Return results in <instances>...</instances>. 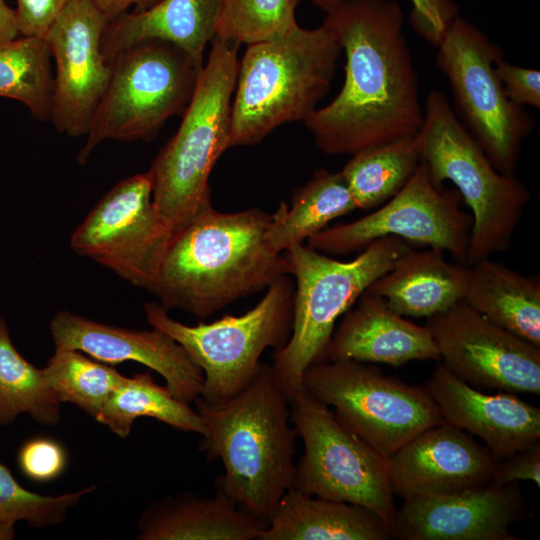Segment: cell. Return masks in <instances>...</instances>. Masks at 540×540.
I'll return each mask as SVG.
<instances>
[{
	"mask_svg": "<svg viewBox=\"0 0 540 540\" xmlns=\"http://www.w3.org/2000/svg\"><path fill=\"white\" fill-rule=\"evenodd\" d=\"M346 56L338 95L304 121L328 155L350 154L415 137L424 110L395 0H312Z\"/></svg>",
	"mask_w": 540,
	"mask_h": 540,
	"instance_id": "1",
	"label": "cell"
},
{
	"mask_svg": "<svg viewBox=\"0 0 540 540\" xmlns=\"http://www.w3.org/2000/svg\"><path fill=\"white\" fill-rule=\"evenodd\" d=\"M271 220L256 207L233 213L204 207L173 233L154 294L159 304L208 318L290 275L286 253L265 241Z\"/></svg>",
	"mask_w": 540,
	"mask_h": 540,
	"instance_id": "2",
	"label": "cell"
},
{
	"mask_svg": "<svg viewBox=\"0 0 540 540\" xmlns=\"http://www.w3.org/2000/svg\"><path fill=\"white\" fill-rule=\"evenodd\" d=\"M193 403L205 425L200 450L224 466L214 481L216 491L267 526L292 487L297 438L289 398L271 365L262 364L255 378L225 401L198 396Z\"/></svg>",
	"mask_w": 540,
	"mask_h": 540,
	"instance_id": "3",
	"label": "cell"
},
{
	"mask_svg": "<svg viewBox=\"0 0 540 540\" xmlns=\"http://www.w3.org/2000/svg\"><path fill=\"white\" fill-rule=\"evenodd\" d=\"M341 45L332 29L298 24L247 45L231 104L230 147L261 142L277 127L305 121L329 92Z\"/></svg>",
	"mask_w": 540,
	"mask_h": 540,
	"instance_id": "4",
	"label": "cell"
},
{
	"mask_svg": "<svg viewBox=\"0 0 540 540\" xmlns=\"http://www.w3.org/2000/svg\"><path fill=\"white\" fill-rule=\"evenodd\" d=\"M238 47L217 36L211 40L206 65L180 126L147 171L153 203L173 232L211 204L210 173L219 157L230 148Z\"/></svg>",
	"mask_w": 540,
	"mask_h": 540,
	"instance_id": "5",
	"label": "cell"
},
{
	"mask_svg": "<svg viewBox=\"0 0 540 540\" xmlns=\"http://www.w3.org/2000/svg\"><path fill=\"white\" fill-rule=\"evenodd\" d=\"M414 142L433 183L452 182L471 209L467 265L505 251L530 201L528 187L494 168L440 90L429 92Z\"/></svg>",
	"mask_w": 540,
	"mask_h": 540,
	"instance_id": "6",
	"label": "cell"
},
{
	"mask_svg": "<svg viewBox=\"0 0 540 540\" xmlns=\"http://www.w3.org/2000/svg\"><path fill=\"white\" fill-rule=\"evenodd\" d=\"M409 249L403 239L385 236L350 261L336 260L303 243L285 252L290 275L296 279L293 320L287 342L274 350L271 368L288 398L303 389L306 369L324 361L336 320Z\"/></svg>",
	"mask_w": 540,
	"mask_h": 540,
	"instance_id": "7",
	"label": "cell"
},
{
	"mask_svg": "<svg viewBox=\"0 0 540 540\" xmlns=\"http://www.w3.org/2000/svg\"><path fill=\"white\" fill-rule=\"evenodd\" d=\"M109 63L110 81L77 156L80 164L105 140L153 139L169 118L184 113L203 69V63L162 40L136 43Z\"/></svg>",
	"mask_w": 540,
	"mask_h": 540,
	"instance_id": "8",
	"label": "cell"
},
{
	"mask_svg": "<svg viewBox=\"0 0 540 540\" xmlns=\"http://www.w3.org/2000/svg\"><path fill=\"white\" fill-rule=\"evenodd\" d=\"M294 286L289 275L271 284L263 298L239 316L226 315L211 323L186 325L172 319L159 303L146 302L144 313L152 328L178 342L202 370L199 395L218 403L239 393L258 374L260 357L268 348L282 347L293 320Z\"/></svg>",
	"mask_w": 540,
	"mask_h": 540,
	"instance_id": "9",
	"label": "cell"
},
{
	"mask_svg": "<svg viewBox=\"0 0 540 540\" xmlns=\"http://www.w3.org/2000/svg\"><path fill=\"white\" fill-rule=\"evenodd\" d=\"M292 424L304 444L295 463L293 489L327 500L363 506L394 534L397 508L388 460L345 427L304 388L289 397Z\"/></svg>",
	"mask_w": 540,
	"mask_h": 540,
	"instance_id": "10",
	"label": "cell"
},
{
	"mask_svg": "<svg viewBox=\"0 0 540 540\" xmlns=\"http://www.w3.org/2000/svg\"><path fill=\"white\" fill-rule=\"evenodd\" d=\"M303 388L335 417L388 458L420 432L442 423L424 385H411L354 360L321 361L308 367Z\"/></svg>",
	"mask_w": 540,
	"mask_h": 540,
	"instance_id": "11",
	"label": "cell"
},
{
	"mask_svg": "<svg viewBox=\"0 0 540 540\" xmlns=\"http://www.w3.org/2000/svg\"><path fill=\"white\" fill-rule=\"evenodd\" d=\"M436 48V63L448 79L462 124L498 172L515 176L521 143L534 120L504 93L495 71L503 51L460 16Z\"/></svg>",
	"mask_w": 540,
	"mask_h": 540,
	"instance_id": "12",
	"label": "cell"
},
{
	"mask_svg": "<svg viewBox=\"0 0 540 540\" xmlns=\"http://www.w3.org/2000/svg\"><path fill=\"white\" fill-rule=\"evenodd\" d=\"M173 230L152 199L148 172L127 177L91 209L70 238L73 251L155 294Z\"/></svg>",
	"mask_w": 540,
	"mask_h": 540,
	"instance_id": "13",
	"label": "cell"
},
{
	"mask_svg": "<svg viewBox=\"0 0 540 540\" xmlns=\"http://www.w3.org/2000/svg\"><path fill=\"white\" fill-rule=\"evenodd\" d=\"M472 217L461 209L457 191L436 186L420 161L403 188L372 213L355 221L325 228L308 246L327 254L362 251L376 239L394 236L447 251L467 264Z\"/></svg>",
	"mask_w": 540,
	"mask_h": 540,
	"instance_id": "14",
	"label": "cell"
},
{
	"mask_svg": "<svg viewBox=\"0 0 540 540\" xmlns=\"http://www.w3.org/2000/svg\"><path fill=\"white\" fill-rule=\"evenodd\" d=\"M443 365L478 389L540 393V347L496 325L463 300L427 318Z\"/></svg>",
	"mask_w": 540,
	"mask_h": 540,
	"instance_id": "15",
	"label": "cell"
},
{
	"mask_svg": "<svg viewBox=\"0 0 540 540\" xmlns=\"http://www.w3.org/2000/svg\"><path fill=\"white\" fill-rule=\"evenodd\" d=\"M107 24L91 0H69L44 35L55 62L49 121L61 134L86 136L106 91L112 65L101 39Z\"/></svg>",
	"mask_w": 540,
	"mask_h": 540,
	"instance_id": "16",
	"label": "cell"
},
{
	"mask_svg": "<svg viewBox=\"0 0 540 540\" xmlns=\"http://www.w3.org/2000/svg\"><path fill=\"white\" fill-rule=\"evenodd\" d=\"M393 538L401 540H518L512 524L529 516L517 482L403 500Z\"/></svg>",
	"mask_w": 540,
	"mask_h": 540,
	"instance_id": "17",
	"label": "cell"
},
{
	"mask_svg": "<svg viewBox=\"0 0 540 540\" xmlns=\"http://www.w3.org/2000/svg\"><path fill=\"white\" fill-rule=\"evenodd\" d=\"M49 329L55 348L75 349L113 365L134 361L154 370L182 402L191 404L202 391V370L178 342L160 329L122 328L68 310L57 312Z\"/></svg>",
	"mask_w": 540,
	"mask_h": 540,
	"instance_id": "18",
	"label": "cell"
},
{
	"mask_svg": "<svg viewBox=\"0 0 540 540\" xmlns=\"http://www.w3.org/2000/svg\"><path fill=\"white\" fill-rule=\"evenodd\" d=\"M387 460L391 490L403 500L486 485L495 462L483 443L445 421L414 436Z\"/></svg>",
	"mask_w": 540,
	"mask_h": 540,
	"instance_id": "19",
	"label": "cell"
},
{
	"mask_svg": "<svg viewBox=\"0 0 540 540\" xmlns=\"http://www.w3.org/2000/svg\"><path fill=\"white\" fill-rule=\"evenodd\" d=\"M443 420L477 436L495 460L540 439V409L513 393L486 394L442 363L426 381Z\"/></svg>",
	"mask_w": 540,
	"mask_h": 540,
	"instance_id": "20",
	"label": "cell"
},
{
	"mask_svg": "<svg viewBox=\"0 0 540 540\" xmlns=\"http://www.w3.org/2000/svg\"><path fill=\"white\" fill-rule=\"evenodd\" d=\"M354 360L401 366L414 360H441L427 326L392 311L379 296L364 292L334 329L324 361Z\"/></svg>",
	"mask_w": 540,
	"mask_h": 540,
	"instance_id": "21",
	"label": "cell"
},
{
	"mask_svg": "<svg viewBox=\"0 0 540 540\" xmlns=\"http://www.w3.org/2000/svg\"><path fill=\"white\" fill-rule=\"evenodd\" d=\"M264 523L221 492H191L151 502L138 520L137 540H258Z\"/></svg>",
	"mask_w": 540,
	"mask_h": 540,
	"instance_id": "22",
	"label": "cell"
},
{
	"mask_svg": "<svg viewBox=\"0 0 540 540\" xmlns=\"http://www.w3.org/2000/svg\"><path fill=\"white\" fill-rule=\"evenodd\" d=\"M444 252L410 248L366 292L381 297L401 316L429 318L445 312L463 300L469 266L448 262Z\"/></svg>",
	"mask_w": 540,
	"mask_h": 540,
	"instance_id": "23",
	"label": "cell"
},
{
	"mask_svg": "<svg viewBox=\"0 0 540 540\" xmlns=\"http://www.w3.org/2000/svg\"><path fill=\"white\" fill-rule=\"evenodd\" d=\"M224 0H162L142 12H127L109 22L101 39L107 62L136 43L170 42L203 63L206 45L215 37Z\"/></svg>",
	"mask_w": 540,
	"mask_h": 540,
	"instance_id": "24",
	"label": "cell"
},
{
	"mask_svg": "<svg viewBox=\"0 0 540 540\" xmlns=\"http://www.w3.org/2000/svg\"><path fill=\"white\" fill-rule=\"evenodd\" d=\"M382 520L369 509L288 489L258 540H389Z\"/></svg>",
	"mask_w": 540,
	"mask_h": 540,
	"instance_id": "25",
	"label": "cell"
},
{
	"mask_svg": "<svg viewBox=\"0 0 540 540\" xmlns=\"http://www.w3.org/2000/svg\"><path fill=\"white\" fill-rule=\"evenodd\" d=\"M463 301L491 322L540 347V276L489 258L469 266Z\"/></svg>",
	"mask_w": 540,
	"mask_h": 540,
	"instance_id": "26",
	"label": "cell"
},
{
	"mask_svg": "<svg viewBox=\"0 0 540 540\" xmlns=\"http://www.w3.org/2000/svg\"><path fill=\"white\" fill-rule=\"evenodd\" d=\"M357 209L341 172L317 170L297 189L291 207L281 203L265 232L267 245L283 253L316 235L326 225Z\"/></svg>",
	"mask_w": 540,
	"mask_h": 540,
	"instance_id": "27",
	"label": "cell"
},
{
	"mask_svg": "<svg viewBox=\"0 0 540 540\" xmlns=\"http://www.w3.org/2000/svg\"><path fill=\"white\" fill-rule=\"evenodd\" d=\"M139 417L154 418L183 432L201 436L205 432L198 412L177 399L166 385H158L150 372L125 376L106 400L96 421L124 439Z\"/></svg>",
	"mask_w": 540,
	"mask_h": 540,
	"instance_id": "28",
	"label": "cell"
},
{
	"mask_svg": "<svg viewBox=\"0 0 540 540\" xmlns=\"http://www.w3.org/2000/svg\"><path fill=\"white\" fill-rule=\"evenodd\" d=\"M420 163L414 137L364 149L340 171L357 209L378 208L396 195Z\"/></svg>",
	"mask_w": 540,
	"mask_h": 540,
	"instance_id": "29",
	"label": "cell"
},
{
	"mask_svg": "<svg viewBox=\"0 0 540 540\" xmlns=\"http://www.w3.org/2000/svg\"><path fill=\"white\" fill-rule=\"evenodd\" d=\"M28 414L41 425L61 418V402L49 388L43 368L29 363L16 349L6 321L0 316V425Z\"/></svg>",
	"mask_w": 540,
	"mask_h": 540,
	"instance_id": "30",
	"label": "cell"
},
{
	"mask_svg": "<svg viewBox=\"0 0 540 540\" xmlns=\"http://www.w3.org/2000/svg\"><path fill=\"white\" fill-rule=\"evenodd\" d=\"M44 37L19 36L0 44V97L23 103L39 121H49L54 75Z\"/></svg>",
	"mask_w": 540,
	"mask_h": 540,
	"instance_id": "31",
	"label": "cell"
},
{
	"mask_svg": "<svg viewBox=\"0 0 540 540\" xmlns=\"http://www.w3.org/2000/svg\"><path fill=\"white\" fill-rule=\"evenodd\" d=\"M43 372L61 403H72L95 420L112 391L125 378L113 367L69 348H55Z\"/></svg>",
	"mask_w": 540,
	"mask_h": 540,
	"instance_id": "32",
	"label": "cell"
},
{
	"mask_svg": "<svg viewBox=\"0 0 540 540\" xmlns=\"http://www.w3.org/2000/svg\"><path fill=\"white\" fill-rule=\"evenodd\" d=\"M302 0H224L216 35L226 41L252 44L279 37L298 23Z\"/></svg>",
	"mask_w": 540,
	"mask_h": 540,
	"instance_id": "33",
	"label": "cell"
},
{
	"mask_svg": "<svg viewBox=\"0 0 540 540\" xmlns=\"http://www.w3.org/2000/svg\"><path fill=\"white\" fill-rule=\"evenodd\" d=\"M95 486L57 496H46L22 487L10 470L0 463V521L29 527H48L63 522L69 510L95 490Z\"/></svg>",
	"mask_w": 540,
	"mask_h": 540,
	"instance_id": "34",
	"label": "cell"
},
{
	"mask_svg": "<svg viewBox=\"0 0 540 540\" xmlns=\"http://www.w3.org/2000/svg\"><path fill=\"white\" fill-rule=\"evenodd\" d=\"M18 464L22 473L29 479L47 482L63 472L67 457L58 442L48 438H34L20 448Z\"/></svg>",
	"mask_w": 540,
	"mask_h": 540,
	"instance_id": "35",
	"label": "cell"
},
{
	"mask_svg": "<svg viewBox=\"0 0 540 540\" xmlns=\"http://www.w3.org/2000/svg\"><path fill=\"white\" fill-rule=\"evenodd\" d=\"M412 28L430 45L437 47L453 20L459 16L453 0H411Z\"/></svg>",
	"mask_w": 540,
	"mask_h": 540,
	"instance_id": "36",
	"label": "cell"
},
{
	"mask_svg": "<svg viewBox=\"0 0 540 540\" xmlns=\"http://www.w3.org/2000/svg\"><path fill=\"white\" fill-rule=\"evenodd\" d=\"M496 74L505 95L519 106L540 108V72L536 69L517 66L504 58L495 64Z\"/></svg>",
	"mask_w": 540,
	"mask_h": 540,
	"instance_id": "37",
	"label": "cell"
},
{
	"mask_svg": "<svg viewBox=\"0 0 540 540\" xmlns=\"http://www.w3.org/2000/svg\"><path fill=\"white\" fill-rule=\"evenodd\" d=\"M520 480L533 481L540 485V441L533 443L512 454L495 460L492 481L508 484Z\"/></svg>",
	"mask_w": 540,
	"mask_h": 540,
	"instance_id": "38",
	"label": "cell"
},
{
	"mask_svg": "<svg viewBox=\"0 0 540 540\" xmlns=\"http://www.w3.org/2000/svg\"><path fill=\"white\" fill-rule=\"evenodd\" d=\"M69 0H17L20 36L44 37Z\"/></svg>",
	"mask_w": 540,
	"mask_h": 540,
	"instance_id": "39",
	"label": "cell"
},
{
	"mask_svg": "<svg viewBox=\"0 0 540 540\" xmlns=\"http://www.w3.org/2000/svg\"><path fill=\"white\" fill-rule=\"evenodd\" d=\"M100 13L109 22L127 13L134 6L132 12L146 11L162 0H91Z\"/></svg>",
	"mask_w": 540,
	"mask_h": 540,
	"instance_id": "40",
	"label": "cell"
},
{
	"mask_svg": "<svg viewBox=\"0 0 540 540\" xmlns=\"http://www.w3.org/2000/svg\"><path fill=\"white\" fill-rule=\"evenodd\" d=\"M20 36L16 9L0 0V44Z\"/></svg>",
	"mask_w": 540,
	"mask_h": 540,
	"instance_id": "41",
	"label": "cell"
},
{
	"mask_svg": "<svg viewBox=\"0 0 540 540\" xmlns=\"http://www.w3.org/2000/svg\"><path fill=\"white\" fill-rule=\"evenodd\" d=\"M15 524L0 521V540H11L15 535Z\"/></svg>",
	"mask_w": 540,
	"mask_h": 540,
	"instance_id": "42",
	"label": "cell"
}]
</instances>
